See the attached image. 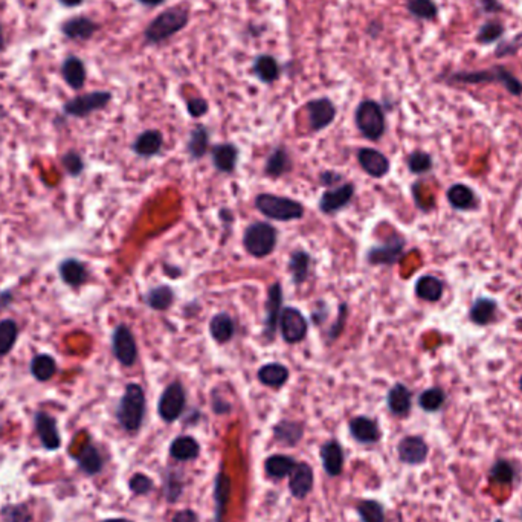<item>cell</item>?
Returning <instances> with one entry per match:
<instances>
[{"mask_svg": "<svg viewBox=\"0 0 522 522\" xmlns=\"http://www.w3.org/2000/svg\"><path fill=\"white\" fill-rule=\"evenodd\" d=\"M146 415V394L138 383H128L116 408V419L127 433L139 430Z\"/></svg>", "mask_w": 522, "mask_h": 522, "instance_id": "cell-1", "label": "cell"}, {"mask_svg": "<svg viewBox=\"0 0 522 522\" xmlns=\"http://www.w3.org/2000/svg\"><path fill=\"white\" fill-rule=\"evenodd\" d=\"M188 20H190V12L182 6L168 8L150 21L143 31L146 42L150 44H159L168 40L174 34L182 31L188 25Z\"/></svg>", "mask_w": 522, "mask_h": 522, "instance_id": "cell-2", "label": "cell"}, {"mask_svg": "<svg viewBox=\"0 0 522 522\" xmlns=\"http://www.w3.org/2000/svg\"><path fill=\"white\" fill-rule=\"evenodd\" d=\"M255 207L261 214L278 222L297 220V218H301L302 214H304V208H302L299 202L274 194L256 195Z\"/></svg>", "mask_w": 522, "mask_h": 522, "instance_id": "cell-3", "label": "cell"}, {"mask_svg": "<svg viewBox=\"0 0 522 522\" xmlns=\"http://www.w3.org/2000/svg\"><path fill=\"white\" fill-rule=\"evenodd\" d=\"M243 245L246 251L254 256H268L274 252L277 245V231L272 225L256 222L245 231Z\"/></svg>", "mask_w": 522, "mask_h": 522, "instance_id": "cell-4", "label": "cell"}, {"mask_svg": "<svg viewBox=\"0 0 522 522\" xmlns=\"http://www.w3.org/2000/svg\"><path fill=\"white\" fill-rule=\"evenodd\" d=\"M354 121L359 132L365 136V138L377 141L385 132V116L382 107L376 101L365 100L362 101L356 113H354Z\"/></svg>", "mask_w": 522, "mask_h": 522, "instance_id": "cell-5", "label": "cell"}, {"mask_svg": "<svg viewBox=\"0 0 522 522\" xmlns=\"http://www.w3.org/2000/svg\"><path fill=\"white\" fill-rule=\"evenodd\" d=\"M186 405V394L185 388L180 382H173L164 390V392L159 397L157 412L161 419L166 423L176 421L182 415Z\"/></svg>", "mask_w": 522, "mask_h": 522, "instance_id": "cell-6", "label": "cell"}, {"mask_svg": "<svg viewBox=\"0 0 522 522\" xmlns=\"http://www.w3.org/2000/svg\"><path fill=\"white\" fill-rule=\"evenodd\" d=\"M112 100L110 92H104V90H96V92H89L85 95H80L73 100L67 101L64 104V113L69 116L75 118H86L90 113L96 110L104 109Z\"/></svg>", "mask_w": 522, "mask_h": 522, "instance_id": "cell-7", "label": "cell"}, {"mask_svg": "<svg viewBox=\"0 0 522 522\" xmlns=\"http://www.w3.org/2000/svg\"><path fill=\"white\" fill-rule=\"evenodd\" d=\"M112 348L115 358L119 360V364L124 367H132L136 364L138 359V347H136V340L133 333L127 325H118L113 331L112 336Z\"/></svg>", "mask_w": 522, "mask_h": 522, "instance_id": "cell-8", "label": "cell"}, {"mask_svg": "<svg viewBox=\"0 0 522 522\" xmlns=\"http://www.w3.org/2000/svg\"><path fill=\"white\" fill-rule=\"evenodd\" d=\"M281 333L286 342L297 344L307 335V321L298 308L286 307L281 312Z\"/></svg>", "mask_w": 522, "mask_h": 522, "instance_id": "cell-9", "label": "cell"}, {"mask_svg": "<svg viewBox=\"0 0 522 522\" xmlns=\"http://www.w3.org/2000/svg\"><path fill=\"white\" fill-rule=\"evenodd\" d=\"M308 123L313 132H320L322 128L329 127L336 116V107L329 98H317V100L308 101L307 105Z\"/></svg>", "mask_w": 522, "mask_h": 522, "instance_id": "cell-10", "label": "cell"}, {"mask_svg": "<svg viewBox=\"0 0 522 522\" xmlns=\"http://www.w3.org/2000/svg\"><path fill=\"white\" fill-rule=\"evenodd\" d=\"M35 430L39 435L43 448L46 451H57L62 446V437H60L57 421L48 412H37L34 417Z\"/></svg>", "mask_w": 522, "mask_h": 522, "instance_id": "cell-11", "label": "cell"}, {"mask_svg": "<svg viewBox=\"0 0 522 522\" xmlns=\"http://www.w3.org/2000/svg\"><path fill=\"white\" fill-rule=\"evenodd\" d=\"M397 453L400 461L406 464H420L428 457V444L421 437H405L397 446Z\"/></svg>", "mask_w": 522, "mask_h": 522, "instance_id": "cell-12", "label": "cell"}, {"mask_svg": "<svg viewBox=\"0 0 522 522\" xmlns=\"http://www.w3.org/2000/svg\"><path fill=\"white\" fill-rule=\"evenodd\" d=\"M321 461L324 466V471L327 472L329 476H338L342 473L344 471V463H345V455H344V449L338 440H329L325 442L321 446Z\"/></svg>", "mask_w": 522, "mask_h": 522, "instance_id": "cell-13", "label": "cell"}, {"mask_svg": "<svg viewBox=\"0 0 522 522\" xmlns=\"http://www.w3.org/2000/svg\"><path fill=\"white\" fill-rule=\"evenodd\" d=\"M289 490L297 499H304L313 489V469L307 463H297L289 475Z\"/></svg>", "mask_w": 522, "mask_h": 522, "instance_id": "cell-14", "label": "cell"}, {"mask_svg": "<svg viewBox=\"0 0 522 522\" xmlns=\"http://www.w3.org/2000/svg\"><path fill=\"white\" fill-rule=\"evenodd\" d=\"M98 29H100L98 24H95L92 19L85 17V16L67 19L62 25V33L64 34L66 39L80 40V42L92 39Z\"/></svg>", "mask_w": 522, "mask_h": 522, "instance_id": "cell-15", "label": "cell"}, {"mask_svg": "<svg viewBox=\"0 0 522 522\" xmlns=\"http://www.w3.org/2000/svg\"><path fill=\"white\" fill-rule=\"evenodd\" d=\"M358 161L367 174L372 177H383L390 170V162L387 156L374 148H360L358 153Z\"/></svg>", "mask_w": 522, "mask_h": 522, "instance_id": "cell-16", "label": "cell"}, {"mask_svg": "<svg viewBox=\"0 0 522 522\" xmlns=\"http://www.w3.org/2000/svg\"><path fill=\"white\" fill-rule=\"evenodd\" d=\"M232 482L228 473L218 472L214 478V522H223L231 498Z\"/></svg>", "mask_w": 522, "mask_h": 522, "instance_id": "cell-17", "label": "cell"}, {"mask_svg": "<svg viewBox=\"0 0 522 522\" xmlns=\"http://www.w3.org/2000/svg\"><path fill=\"white\" fill-rule=\"evenodd\" d=\"M348 428H350L351 437L360 444H373L381 440V429L377 423L365 415L351 419Z\"/></svg>", "mask_w": 522, "mask_h": 522, "instance_id": "cell-18", "label": "cell"}, {"mask_svg": "<svg viewBox=\"0 0 522 522\" xmlns=\"http://www.w3.org/2000/svg\"><path fill=\"white\" fill-rule=\"evenodd\" d=\"M353 194H354V185L353 184H345L342 186L336 188V190L325 191L321 195L320 209L325 214L336 213L338 209L344 208L347 203L351 200Z\"/></svg>", "mask_w": 522, "mask_h": 522, "instance_id": "cell-19", "label": "cell"}, {"mask_svg": "<svg viewBox=\"0 0 522 522\" xmlns=\"http://www.w3.org/2000/svg\"><path fill=\"white\" fill-rule=\"evenodd\" d=\"M170 455L176 461H193L200 455V444L191 435H180L170 444Z\"/></svg>", "mask_w": 522, "mask_h": 522, "instance_id": "cell-20", "label": "cell"}, {"mask_svg": "<svg viewBox=\"0 0 522 522\" xmlns=\"http://www.w3.org/2000/svg\"><path fill=\"white\" fill-rule=\"evenodd\" d=\"M268 317H266V324H264V336L268 339H274L275 336V330H277V324H278V316H279V308H281V286L278 283L272 284L269 289V297H268Z\"/></svg>", "mask_w": 522, "mask_h": 522, "instance_id": "cell-21", "label": "cell"}, {"mask_svg": "<svg viewBox=\"0 0 522 522\" xmlns=\"http://www.w3.org/2000/svg\"><path fill=\"white\" fill-rule=\"evenodd\" d=\"M62 75L66 85L73 90H80L86 82V67L78 57L69 55L62 64Z\"/></svg>", "mask_w": 522, "mask_h": 522, "instance_id": "cell-22", "label": "cell"}, {"mask_svg": "<svg viewBox=\"0 0 522 522\" xmlns=\"http://www.w3.org/2000/svg\"><path fill=\"white\" fill-rule=\"evenodd\" d=\"M162 143H164V138L161 132L147 130L136 138L133 143V151L142 157H151L161 151Z\"/></svg>", "mask_w": 522, "mask_h": 522, "instance_id": "cell-23", "label": "cell"}, {"mask_svg": "<svg viewBox=\"0 0 522 522\" xmlns=\"http://www.w3.org/2000/svg\"><path fill=\"white\" fill-rule=\"evenodd\" d=\"M302 434H304V426L298 421L283 420L274 428L275 442L281 443L283 446H289V448H293L301 442Z\"/></svg>", "mask_w": 522, "mask_h": 522, "instance_id": "cell-24", "label": "cell"}, {"mask_svg": "<svg viewBox=\"0 0 522 522\" xmlns=\"http://www.w3.org/2000/svg\"><path fill=\"white\" fill-rule=\"evenodd\" d=\"M403 251V241L402 240H392L390 243L383 246H376L369 249L368 261L372 264H392Z\"/></svg>", "mask_w": 522, "mask_h": 522, "instance_id": "cell-25", "label": "cell"}, {"mask_svg": "<svg viewBox=\"0 0 522 522\" xmlns=\"http://www.w3.org/2000/svg\"><path fill=\"white\" fill-rule=\"evenodd\" d=\"M73 458L77 460L81 471L87 475L100 473L104 467V460L100 451H98L90 442L80 451L78 455H75Z\"/></svg>", "mask_w": 522, "mask_h": 522, "instance_id": "cell-26", "label": "cell"}, {"mask_svg": "<svg viewBox=\"0 0 522 522\" xmlns=\"http://www.w3.org/2000/svg\"><path fill=\"white\" fill-rule=\"evenodd\" d=\"M295 466H297V461L289 455H283V453H275L264 461V471L274 480H284L286 476L292 473Z\"/></svg>", "mask_w": 522, "mask_h": 522, "instance_id": "cell-27", "label": "cell"}, {"mask_svg": "<svg viewBox=\"0 0 522 522\" xmlns=\"http://www.w3.org/2000/svg\"><path fill=\"white\" fill-rule=\"evenodd\" d=\"M60 277L71 287H80L87 279V269L85 264L75 259H67L58 266Z\"/></svg>", "mask_w": 522, "mask_h": 522, "instance_id": "cell-28", "label": "cell"}, {"mask_svg": "<svg viewBox=\"0 0 522 522\" xmlns=\"http://www.w3.org/2000/svg\"><path fill=\"white\" fill-rule=\"evenodd\" d=\"M238 150L234 143H218L213 148V161L217 170L223 173H232L236 168Z\"/></svg>", "mask_w": 522, "mask_h": 522, "instance_id": "cell-29", "label": "cell"}, {"mask_svg": "<svg viewBox=\"0 0 522 522\" xmlns=\"http://www.w3.org/2000/svg\"><path fill=\"white\" fill-rule=\"evenodd\" d=\"M185 481L182 472L176 471V469H166L165 473L162 475V491L164 496L168 503H176L184 494Z\"/></svg>", "mask_w": 522, "mask_h": 522, "instance_id": "cell-30", "label": "cell"}, {"mask_svg": "<svg viewBox=\"0 0 522 522\" xmlns=\"http://www.w3.org/2000/svg\"><path fill=\"white\" fill-rule=\"evenodd\" d=\"M387 402L392 414L406 415L411 410V392L405 385L397 383L390 390Z\"/></svg>", "mask_w": 522, "mask_h": 522, "instance_id": "cell-31", "label": "cell"}, {"mask_svg": "<svg viewBox=\"0 0 522 522\" xmlns=\"http://www.w3.org/2000/svg\"><path fill=\"white\" fill-rule=\"evenodd\" d=\"M252 71L256 75V78L266 82V85L277 81L279 77V64L277 62V58L268 54L259 55L255 58Z\"/></svg>", "mask_w": 522, "mask_h": 522, "instance_id": "cell-32", "label": "cell"}, {"mask_svg": "<svg viewBox=\"0 0 522 522\" xmlns=\"http://www.w3.org/2000/svg\"><path fill=\"white\" fill-rule=\"evenodd\" d=\"M289 379V369L281 364H268L259 369V381L270 388H281Z\"/></svg>", "mask_w": 522, "mask_h": 522, "instance_id": "cell-33", "label": "cell"}, {"mask_svg": "<svg viewBox=\"0 0 522 522\" xmlns=\"http://www.w3.org/2000/svg\"><path fill=\"white\" fill-rule=\"evenodd\" d=\"M209 333L217 342H228L236 335V325H234L232 317L226 313L216 315L209 322Z\"/></svg>", "mask_w": 522, "mask_h": 522, "instance_id": "cell-34", "label": "cell"}, {"mask_svg": "<svg viewBox=\"0 0 522 522\" xmlns=\"http://www.w3.org/2000/svg\"><path fill=\"white\" fill-rule=\"evenodd\" d=\"M57 373V362L51 354H37L31 360V374L39 382H46Z\"/></svg>", "mask_w": 522, "mask_h": 522, "instance_id": "cell-35", "label": "cell"}, {"mask_svg": "<svg viewBox=\"0 0 522 522\" xmlns=\"http://www.w3.org/2000/svg\"><path fill=\"white\" fill-rule=\"evenodd\" d=\"M415 293L417 297L426 301H438L442 298L443 293V284L438 278L435 277H421L417 284H415Z\"/></svg>", "mask_w": 522, "mask_h": 522, "instance_id": "cell-36", "label": "cell"}, {"mask_svg": "<svg viewBox=\"0 0 522 522\" xmlns=\"http://www.w3.org/2000/svg\"><path fill=\"white\" fill-rule=\"evenodd\" d=\"M356 510L362 522H385L383 505L374 499H360Z\"/></svg>", "mask_w": 522, "mask_h": 522, "instance_id": "cell-37", "label": "cell"}, {"mask_svg": "<svg viewBox=\"0 0 522 522\" xmlns=\"http://www.w3.org/2000/svg\"><path fill=\"white\" fill-rule=\"evenodd\" d=\"M289 164L290 161H289V155H287V151L281 147L275 148L268 159L266 166H264V173H266L270 177H279L281 174L287 171V168H289Z\"/></svg>", "mask_w": 522, "mask_h": 522, "instance_id": "cell-38", "label": "cell"}, {"mask_svg": "<svg viewBox=\"0 0 522 522\" xmlns=\"http://www.w3.org/2000/svg\"><path fill=\"white\" fill-rule=\"evenodd\" d=\"M19 329L16 321L2 320L0 321V358L6 356L17 340Z\"/></svg>", "mask_w": 522, "mask_h": 522, "instance_id": "cell-39", "label": "cell"}, {"mask_svg": "<svg viewBox=\"0 0 522 522\" xmlns=\"http://www.w3.org/2000/svg\"><path fill=\"white\" fill-rule=\"evenodd\" d=\"M174 301V292L168 286H157L147 293V304L155 310H166Z\"/></svg>", "mask_w": 522, "mask_h": 522, "instance_id": "cell-40", "label": "cell"}, {"mask_svg": "<svg viewBox=\"0 0 522 522\" xmlns=\"http://www.w3.org/2000/svg\"><path fill=\"white\" fill-rule=\"evenodd\" d=\"M208 139L209 134L205 127L198 125L194 128L190 134V141H188V153L191 155V157L198 159L207 153Z\"/></svg>", "mask_w": 522, "mask_h": 522, "instance_id": "cell-41", "label": "cell"}, {"mask_svg": "<svg viewBox=\"0 0 522 522\" xmlns=\"http://www.w3.org/2000/svg\"><path fill=\"white\" fill-rule=\"evenodd\" d=\"M308 264H310L308 254L302 251H297L292 254L290 261H289V269L292 272L295 284H301L306 281L308 277Z\"/></svg>", "mask_w": 522, "mask_h": 522, "instance_id": "cell-42", "label": "cell"}, {"mask_svg": "<svg viewBox=\"0 0 522 522\" xmlns=\"http://www.w3.org/2000/svg\"><path fill=\"white\" fill-rule=\"evenodd\" d=\"M495 312H496V304L494 301L487 298H480L475 302L471 310V317L473 322L484 325L494 320Z\"/></svg>", "mask_w": 522, "mask_h": 522, "instance_id": "cell-43", "label": "cell"}, {"mask_svg": "<svg viewBox=\"0 0 522 522\" xmlns=\"http://www.w3.org/2000/svg\"><path fill=\"white\" fill-rule=\"evenodd\" d=\"M448 199L453 208L469 209L473 205V193L466 185H453L448 191Z\"/></svg>", "mask_w": 522, "mask_h": 522, "instance_id": "cell-44", "label": "cell"}, {"mask_svg": "<svg viewBox=\"0 0 522 522\" xmlns=\"http://www.w3.org/2000/svg\"><path fill=\"white\" fill-rule=\"evenodd\" d=\"M444 403V392L440 388H429L423 391L419 397V405L428 412L440 410Z\"/></svg>", "mask_w": 522, "mask_h": 522, "instance_id": "cell-45", "label": "cell"}, {"mask_svg": "<svg viewBox=\"0 0 522 522\" xmlns=\"http://www.w3.org/2000/svg\"><path fill=\"white\" fill-rule=\"evenodd\" d=\"M408 11L419 19H434L437 6L433 0H406Z\"/></svg>", "mask_w": 522, "mask_h": 522, "instance_id": "cell-46", "label": "cell"}, {"mask_svg": "<svg viewBox=\"0 0 522 522\" xmlns=\"http://www.w3.org/2000/svg\"><path fill=\"white\" fill-rule=\"evenodd\" d=\"M2 516L6 522H31L33 513L26 504H12L2 509Z\"/></svg>", "mask_w": 522, "mask_h": 522, "instance_id": "cell-47", "label": "cell"}, {"mask_svg": "<svg viewBox=\"0 0 522 522\" xmlns=\"http://www.w3.org/2000/svg\"><path fill=\"white\" fill-rule=\"evenodd\" d=\"M128 487H130L134 495H148L153 490V480L143 473H134L130 481H128Z\"/></svg>", "mask_w": 522, "mask_h": 522, "instance_id": "cell-48", "label": "cell"}, {"mask_svg": "<svg viewBox=\"0 0 522 522\" xmlns=\"http://www.w3.org/2000/svg\"><path fill=\"white\" fill-rule=\"evenodd\" d=\"M490 476H491V480L499 484H509L513 481L514 472L510 463H507V461H498V463L494 466V469H491Z\"/></svg>", "mask_w": 522, "mask_h": 522, "instance_id": "cell-49", "label": "cell"}, {"mask_svg": "<svg viewBox=\"0 0 522 522\" xmlns=\"http://www.w3.org/2000/svg\"><path fill=\"white\" fill-rule=\"evenodd\" d=\"M430 157L429 155L423 153V151H415L408 159V165H410V170L412 173H425L430 168Z\"/></svg>", "mask_w": 522, "mask_h": 522, "instance_id": "cell-50", "label": "cell"}, {"mask_svg": "<svg viewBox=\"0 0 522 522\" xmlns=\"http://www.w3.org/2000/svg\"><path fill=\"white\" fill-rule=\"evenodd\" d=\"M62 162L64 165V168L67 170V173L72 174V176H78V174L82 171V168H85V164H82L81 156L78 153H75V151L66 153L62 157Z\"/></svg>", "mask_w": 522, "mask_h": 522, "instance_id": "cell-51", "label": "cell"}, {"mask_svg": "<svg viewBox=\"0 0 522 522\" xmlns=\"http://www.w3.org/2000/svg\"><path fill=\"white\" fill-rule=\"evenodd\" d=\"M186 109L190 112L191 116L199 118L208 112V103L203 100V98H191V100L186 103Z\"/></svg>", "mask_w": 522, "mask_h": 522, "instance_id": "cell-52", "label": "cell"}, {"mask_svg": "<svg viewBox=\"0 0 522 522\" xmlns=\"http://www.w3.org/2000/svg\"><path fill=\"white\" fill-rule=\"evenodd\" d=\"M171 522H200V519L194 510L186 509V510H179L174 513Z\"/></svg>", "mask_w": 522, "mask_h": 522, "instance_id": "cell-53", "label": "cell"}, {"mask_svg": "<svg viewBox=\"0 0 522 522\" xmlns=\"http://www.w3.org/2000/svg\"><path fill=\"white\" fill-rule=\"evenodd\" d=\"M499 33H501V28H499L498 25H494V24H489L482 28V31L480 34V39L482 42H491L494 39H496V37L499 35Z\"/></svg>", "mask_w": 522, "mask_h": 522, "instance_id": "cell-54", "label": "cell"}, {"mask_svg": "<svg viewBox=\"0 0 522 522\" xmlns=\"http://www.w3.org/2000/svg\"><path fill=\"white\" fill-rule=\"evenodd\" d=\"M321 180L325 185H331L338 182V180H340V176L339 174H333V173H324L321 176Z\"/></svg>", "mask_w": 522, "mask_h": 522, "instance_id": "cell-55", "label": "cell"}, {"mask_svg": "<svg viewBox=\"0 0 522 522\" xmlns=\"http://www.w3.org/2000/svg\"><path fill=\"white\" fill-rule=\"evenodd\" d=\"M58 2L64 5V6H67V8H73V6L81 5L82 2H85V0H58Z\"/></svg>", "mask_w": 522, "mask_h": 522, "instance_id": "cell-56", "label": "cell"}, {"mask_svg": "<svg viewBox=\"0 0 522 522\" xmlns=\"http://www.w3.org/2000/svg\"><path fill=\"white\" fill-rule=\"evenodd\" d=\"M138 2L142 3V5H146V6H157V5L164 3L165 0H138Z\"/></svg>", "mask_w": 522, "mask_h": 522, "instance_id": "cell-57", "label": "cell"}, {"mask_svg": "<svg viewBox=\"0 0 522 522\" xmlns=\"http://www.w3.org/2000/svg\"><path fill=\"white\" fill-rule=\"evenodd\" d=\"M5 51V37H3V29L2 25H0V52Z\"/></svg>", "mask_w": 522, "mask_h": 522, "instance_id": "cell-58", "label": "cell"}, {"mask_svg": "<svg viewBox=\"0 0 522 522\" xmlns=\"http://www.w3.org/2000/svg\"><path fill=\"white\" fill-rule=\"evenodd\" d=\"M101 522H133V521L125 519V518H112V519H104Z\"/></svg>", "mask_w": 522, "mask_h": 522, "instance_id": "cell-59", "label": "cell"}, {"mask_svg": "<svg viewBox=\"0 0 522 522\" xmlns=\"http://www.w3.org/2000/svg\"><path fill=\"white\" fill-rule=\"evenodd\" d=\"M5 116H6V112H5L2 105H0V118H5Z\"/></svg>", "mask_w": 522, "mask_h": 522, "instance_id": "cell-60", "label": "cell"}, {"mask_svg": "<svg viewBox=\"0 0 522 522\" xmlns=\"http://www.w3.org/2000/svg\"><path fill=\"white\" fill-rule=\"evenodd\" d=\"M521 390H522V377H521Z\"/></svg>", "mask_w": 522, "mask_h": 522, "instance_id": "cell-61", "label": "cell"}]
</instances>
